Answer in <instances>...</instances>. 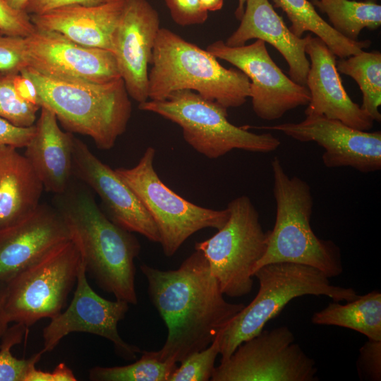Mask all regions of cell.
Segmentation results:
<instances>
[{
    "label": "cell",
    "instance_id": "obj_6",
    "mask_svg": "<svg viewBox=\"0 0 381 381\" xmlns=\"http://www.w3.org/2000/svg\"><path fill=\"white\" fill-rule=\"evenodd\" d=\"M253 277L259 282L255 297L218 333L220 361L227 359L242 342L259 334L295 298L325 296L339 302L359 296L352 288L332 284L321 271L302 264L270 263L258 269Z\"/></svg>",
    "mask_w": 381,
    "mask_h": 381
},
{
    "label": "cell",
    "instance_id": "obj_5",
    "mask_svg": "<svg viewBox=\"0 0 381 381\" xmlns=\"http://www.w3.org/2000/svg\"><path fill=\"white\" fill-rule=\"evenodd\" d=\"M276 217L268 231L266 250L256 262L253 273L274 262H294L313 267L327 277L343 272L339 248L330 240L318 238L310 225L313 199L308 183L289 176L279 158L271 161Z\"/></svg>",
    "mask_w": 381,
    "mask_h": 381
},
{
    "label": "cell",
    "instance_id": "obj_23",
    "mask_svg": "<svg viewBox=\"0 0 381 381\" xmlns=\"http://www.w3.org/2000/svg\"><path fill=\"white\" fill-rule=\"evenodd\" d=\"M44 189L25 156L0 145V229L35 210Z\"/></svg>",
    "mask_w": 381,
    "mask_h": 381
},
{
    "label": "cell",
    "instance_id": "obj_8",
    "mask_svg": "<svg viewBox=\"0 0 381 381\" xmlns=\"http://www.w3.org/2000/svg\"><path fill=\"white\" fill-rule=\"evenodd\" d=\"M226 208L229 217L224 226L195 243V249L204 255L224 295L241 297L252 290L253 269L266 250L268 231L248 196L236 198Z\"/></svg>",
    "mask_w": 381,
    "mask_h": 381
},
{
    "label": "cell",
    "instance_id": "obj_41",
    "mask_svg": "<svg viewBox=\"0 0 381 381\" xmlns=\"http://www.w3.org/2000/svg\"><path fill=\"white\" fill-rule=\"evenodd\" d=\"M203 9L208 11L220 10L224 4V0H198Z\"/></svg>",
    "mask_w": 381,
    "mask_h": 381
},
{
    "label": "cell",
    "instance_id": "obj_39",
    "mask_svg": "<svg viewBox=\"0 0 381 381\" xmlns=\"http://www.w3.org/2000/svg\"><path fill=\"white\" fill-rule=\"evenodd\" d=\"M15 83L18 92L23 99L39 105L35 85L28 78L19 73L16 78Z\"/></svg>",
    "mask_w": 381,
    "mask_h": 381
},
{
    "label": "cell",
    "instance_id": "obj_12",
    "mask_svg": "<svg viewBox=\"0 0 381 381\" xmlns=\"http://www.w3.org/2000/svg\"><path fill=\"white\" fill-rule=\"evenodd\" d=\"M206 50L244 73L250 80L253 110L263 120L273 121L298 107L307 106L310 92L296 83L274 63L261 40L248 45L227 46L222 40L209 44Z\"/></svg>",
    "mask_w": 381,
    "mask_h": 381
},
{
    "label": "cell",
    "instance_id": "obj_16",
    "mask_svg": "<svg viewBox=\"0 0 381 381\" xmlns=\"http://www.w3.org/2000/svg\"><path fill=\"white\" fill-rule=\"evenodd\" d=\"M159 17L147 0H126L114 31L112 52L126 91L139 104L148 97V65L158 34Z\"/></svg>",
    "mask_w": 381,
    "mask_h": 381
},
{
    "label": "cell",
    "instance_id": "obj_42",
    "mask_svg": "<svg viewBox=\"0 0 381 381\" xmlns=\"http://www.w3.org/2000/svg\"><path fill=\"white\" fill-rule=\"evenodd\" d=\"M30 0H6V1L13 8L25 11Z\"/></svg>",
    "mask_w": 381,
    "mask_h": 381
},
{
    "label": "cell",
    "instance_id": "obj_17",
    "mask_svg": "<svg viewBox=\"0 0 381 381\" xmlns=\"http://www.w3.org/2000/svg\"><path fill=\"white\" fill-rule=\"evenodd\" d=\"M73 175L92 189L107 208V216L116 224L159 243V234L150 213L134 191L114 169L102 162L83 141L74 138Z\"/></svg>",
    "mask_w": 381,
    "mask_h": 381
},
{
    "label": "cell",
    "instance_id": "obj_34",
    "mask_svg": "<svg viewBox=\"0 0 381 381\" xmlns=\"http://www.w3.org/2000/svg\"><path fill=\"white\" fill-rule=\"evenodd\" d=\"M173 20L185 27L204 23L208 12L203 9L198 0H164Z\"/></svg>",
    "mask_w": 381,
    "mask_h": 381
},
{
    "label": "cell",
    "instance_id": "obj_31",
    "mask_svg": "<svg viewBox=\"0 0 381 381\" xmlns=\"http://www.w3.org/2000/svg\"><path fill=\"white\" fill-rule=\"evenodd\" d=\"M219 354L218 334L205 349L195 351L180 362L171 375L169 381H208L215 368L214 363Z\"/></svg>",
    "mask_w": 381,
    "mask_h": 381
},
{
    "label": "cell",
    "instance_id": "obj_19",
    "mask_svg": "<svg viewBox=\"0 0 381 381\" xmlns=\"http://www.w3.org/2000/svg\"><path fill=\"white\" fill-rule=\"evenodd\" d=\"M306 38L305 51L310 57L306 87L310 96L306 116H322L355 129L370 130L374 121L345 90L336 67V56L318 37L307 34Z\"/></svg>",
    "mask_w": 381,
    "mask_h": 381
},
{
    "label": "cell",
    "instance_id": "obj_3",
    "mask_svg": "<svg viewBox=\"0 0 381 381\" xmlns=\"http://www.w3.org/2000/svg\"><path fill=\"white\" fill-rule=\"evenodd\" d=\"M20 74L35 85L37 102L54 113L68 132L90 136L97 148H112L131 116L121 78L97 84L49 77L26 66Z\"/></svg>",
    "mask_w": 381,
    "mask_h": 381
},
{
    "label": "cell",
    "instance_id": "obj_38",
    "mask_svg": "<svg viewBox=\"0 0 381 381\" xmlns=\"http://www.w3.org/2000/svg\"><path fill=\"white\" fill-rule=\"evenodd\" d=\"M72 370L64 363H59L52 372L39 370L32 366L27 373L25 381H76Z\"/></svg>",
    "mask_w": 381,
    "mask_h": 381
},
{
    "label": "cell",
    "instance_id": "obj_10",
    "mask_svg": "<svg viewBox=\"0 0 381 381\" xmlns=\"http://www.w3.org/2000/svg\"><path fill=\"white\" fill-rule=\"evenodd\" d=\"M80 259L71 239L10 280L4 305L9 323L29 327L42 318L51 319L60 313L76 282Z\"/></svg>",
    "mask_w": 381,
    "mask_h": 381
},
{
    "label": "cell",
    "instance_id": "obj_7",
    "mask_svg": "<svg viewBox=\"0 0 381 381\" xmlns=\"http://www.w3.org/2000/svg\"><path fill=\"white\" fill-rule=\"evenodd\" d=\"M138 109L179 125L185 141L210 159L221 157L234 149L270 152L281 144L270 133L258 134L232 124L227 119V108L190 90L174 91L164 100H147L140 103Z\"/></svg>",
    "mask_w": 381,
    "mask_h": 381
},
{
    "label": "cell",
    "instance_id": "obj_11",
    "mask_svg": "<svg viewBox=\"0 0 381 381\" xmlns=\"http://www.w3.org/2000/svg\"><path fill=\"white\" fill-rule=\"evenodd\" d=\"M315 361L286 326L262 329L215 367L212 381H315Z\"/></svg>",
    "mask_w": 381,
    "mask_h": 381
},
{
    "label": "cell",
    "instance_id": "obj_37",
    "mask_svg": "<svg viewBox=\"0 0 381 381\" xmlns=\"http://www.w3.org/2000/svg\"><path fill=\"white\" fill-rule=\"evenodd\" d=\"M107 1L108 0H30L25 11L29 15H37L63 6L74 4L95 6Z\"/></svg>",
    "mask_w": 381,
    "mask_h": 381
},
{
    "label": "cell",
    "instance_id": "obj_43",
    "mask_svg": "<svg viewBox=\"0 0 381 381\" xmlns=\"http://www.w3.org/2000/svg\"><path fill=\"white\" fill-rule=\"evenodd\" d=\"M246 0H238V6L235 11V16L238 20H241L245 9Z\"/></svg>",
    "mask_w": 381,
    "mask_h": 381
},
{
    "label": "cell",
    "instance_id": "obj_15",
    "mask_svg": "<svg viewBox=\"0 0 381 381\" xmlns=\"http://www.w3.org/2000/svg\"><path fill=\"white\" fill-rule=\"evenodd\" d=\"M258 128L279 131L300 142L316 143L325 150L322 160L327 168L350 167L362 173L381 169L380 131L355 129L322 116Z\"/></svg>",
    "mask_w": 381,
    "mask_h": 381
},
{
    "label": "cell",
    "instance_id": "obj_32",
    "mask_svg": "<svg viewBox=\"0 0 381 381\" xmlns=\"http://www.w3.org/2000/svg\"><path fill=\"white\" fill-rule=\"evenodd\" d=\"M35 30L28 13L13 8L6 0H0V35L26 37Z\"/></svg>",
    "mask_w": 381,
    "mask_h": 381
},
{
    "label": "cell",
    "instance_id": "obj_35",
    "mask_svg": "<svg viewBox=\"0 0 381 381\" xmlns=\"http://www.w3.org/2000/svg\"><path fill=\"white\" fill-rule=\"evenodd\" d=\"M357 367L361 379L381 380V341L368 339L359 350Z\"/></svg>",
    "mask_w": 381,
    "mask_h": 381
},
{
    "label": "cell",
    "instance_id": "obj_24",
    "mask_svg": "<svg viewBox=\"0 0 381 381\" xmlns=\"http://www.w3.org/2000/svg\"><path fill=\"white\" fill-rule=\"evenodd\" d=\"M346 302L329 303L313 315L312 323L351 329L369 339L381 341V293L373 291Z\"/></svg>",
    "mask_w": 381,
    "mask_h": 381
},
{
    "label": "cell",
    "instance_id": "obj_2",
    "mask_svg": "<svg viewBox=\"0 0 381 381\" xmlns=\"http://www.w3.org/2000/svg\"><path fill=\"white\" fill-rule=\"evenodd\" d=\"M56 208L64 217L87 273L116 300L136 305L135 259L140 243L112 222L85 187L71 183L56 195Z\"/></svg>",
    "mask_w": 381,
    "mask_h": 381
},
{
    "label": "cell",
    "instance_id": "obj_13",
    "mask_svg": "<svg viewBox=\"0 0 381 381\" xmlns=\"http://www.w3.org/2000/svg\"><path fill=\"white\" fill-rule=\"evenodd\" d=\"M85 265L79 264L76 289L68 307L55 317L42 330V352L52 351L66 335L73 332L95 334L112 342L119 356L135 360L141 353L138 347L126 342L119 335L118 324L129 309L127 302L109 301L97 294L87 279Z\"/></svg>",
    "mask_w": 381,
    "mask_h": 381
},
{
    "label": "cell",
    "instance_id": "obj_1",
    "mask_svg": "<svg viewBox=\"0 0 381 381\" xmlns=\"http://www.w3.org/2000/svg\"><path fill=\"white\" fill-rule=\"evenodd\" d=\"M150 301L167 329L162 361L178 363L207 348L244 308L224 298L204 255L196 250L176 270H162L143 264Z\"/></svg>",
    "mask_w": 381,
    "mask_h": 381
},
{
    "label": "cell",
    "instance_id": "obj_28",
    "mask_svg": "<svg viewBox=\"0 0 381 381\" xmlns=\"http://www.w3.org/2000/svg\"><path fill=\"white\" fill-rule=\"evenodd\" d=\"M138 361L121 366H95L89 370L92 381H169L176 363L158 359L154 351H143Z\"/></svg>",
    "mask_w": 381,
    "mask_h": 381
},
{
    "label": "cell",
    "instance_id": "obj_18",
    "mask_svg": "<svg viewBox=\"0 0 381 381\" xmlns=\"http://www.w3.org/2000/svg\"><path fill=\"white\" fill-rule=\"evenodd\" d=\"M71 239L59 210L42 205L0 229V280L8 283L53 249Z\"/></svg>",
    "mask_w": 381,
    "mask_h": 381
},
{
    "label": "cell",
    "instance_id": "obj_25",
    "mask_svg": "<svg viewBox=\"0 0 381 381\" xmlns=\"http://www.w3.org/2000/svg\"><path fill=\"white\" fill-rule=\"evenodd\" d=\"M274 6L282 9L291 25L289 30L298 37L310 32L320 38L340 59L355 55L371 45V41H352L337 32L316 11L308 0H272Z\"/></svg>",
    "mask_w": 381,
    "mask_h": 381
},
{
    "label": "cell",
    "instance_id": "obj_21",
    "mask_svg": "<svg viewBox=\"0 0 381 381\" xmlns=\"http://www.w3.org/2000/svg\"><path fill=\"white\" fill-rule=\"evenodd\" d=\"M126 0H108L95 6L74 4L30 15L36 28L57 32L84 46L112 52L114 31Z\"/></svg>",
    "mask_w": 381,
    "mask_h": 381
},
{
    "label": "cell",
    "instance_id": "obj_22",
    "mask_svg": "<svg viewBox=\"0 0 381 381\" xmlns=\"http://www.w3.org/2000/svg\"><path fill=\"white\" fill-rule=\"evenodd\" d=\"M58 122L53 111L42 107L24 155L44 188L56 195L64 193L71 183L75 138L61 130Z\"/></svg>",
    "mask_w": 381,
    "mask_h": 381
},
{
    "label": "cell",
    "instance_id": "obj_14",
    "mask_svg": "<svg viewBox=\"0 0 381 381\" xmlns=\"http://www.w3.org/2000/svg\"><path fill=\"white\" fill-rule=\"evenodd\" d=\"M28 66L66 80L107 83L121 78L112 52L78 44L52 30L36 28L25 37Z\"/></svg>",
    "mask_w": 381,
    "mask_h": 381
},
{
    "label": "cell",
    "instance_id": "obj_4",
    "mask_svg": "<svg viewBox=\"0 0 381 381\" xmlns=\"http://www.w3.org/2000/svg\"><path fill=\"white\" fill-rule=\"evenodd\" d=\"M206 49L160 28L148 73V97L164 100L181 90L196 92L226 108L242 106L250 97V80L238 68H226Z\"/></svg>",
    "mask_w": 381,
    "mask_h": 381
},
{
    "label": "cell",
    "instance_id": "obj_29",
    "mask_svg": "<svg viewBox=\"0 0 381 381\" xmlns=\"http://www.w3.org/2000/svg\"><path fill=\"white\" fill-rule=\"evenodd\" d=\"M19 73H0V118L18 127H30L37 120V104L23 99L16 87Z\"/></svg>",
    "mask_w": 381,
    "mask_h": 381
},
{
    "label": "cell",
    "instance_id": "obj_30",
    "mask_svg": "<svg viewBox=\"0 0 381 381\" xmlns=\"http://www.w3.org/2000/svg\"><path fill=\"white\" fill-rule=\"evenodd\" d=\"M28 328L23 324L15 323L8 327L1 338L0 344V381H25L29 370L41 358V350L28 358H17L11 349L20 344Z\"/></svg>",
    "mask_w": 381,
    "mask_h": 381
},
{
    "label": "cell",
    "instance_id": "obj_40",
    "mask_svg": "<svg viewBox=\"0 0 381 381\" xmlns=\"http://www.w3.org/2000/svg\"><path fill=\"white\" fill-rule=\"evenodd\" d=\"M6 291L7 283L0 280V339L9 324L4 310Z\"/></svg>",
    "mask_w": 381,
    "mask_h": 381
},
{
    "label": "cell",
    "instance_id": "obj_27",
    "mask_svg": "<svg viewBox=\"0 0 381 381\" xmlns=\"http://www.w3.org/2000/svg\"><path fill=\"white\" fill-rule=\"evenodd\" d=\"M338 72L352 78L363 95L361 109L375 121H381V54L361 52L336 62Z\"/></svg>",
    "mask_w": 381,
    "mask_h": 381
},
{
    "label": "cell",
    "instance_id": "obj_26",
    "mask_svg": "<svg viewBox=\"0 0 381 381\" xmlns=\"http://www.w3.org/2000/svg\"><path fill=\"white\" fill-rule=\"evenodd\" d=\"M314 7L325 13L331 26L340 35L357 41L364 28L375 30L381 25V6L373 1L311 0Z\"/></svg>",
    "mask_w": 381,
    "mask_h": 381
},
{
    "label": "cell",
    "instance_id": "obj_33",
    "mask_svg": "<svg viewBox=\"0 0 381 381\" xmlns=\"http://www.w3.org/2000/svg\"><path fill=\"white\" fill-rule=\"evenodd\" d=\"M26 66L25 37L0 35V73H20Z\"/></svg>",
    "mask_w": 381,
    "mask_h": 381
},
{
    "label": "cell",
    "instance_id": "obj_9",
    "mask_svg": "<svg viewBox=\"0 0 381 381\" xmlns=\"http://www.w3.org/2000/svg\"><path fill=\"white\" fill-rule=\"evenodd\" d=\"M156 151L148 147L131 168L119 167L118 176L138 195L155 222L167 257L174 255L193 234L206 228L220 229L229 212L198 206L167 186L154 168Z\"/></svg>",
    "mask_w": 381,
    "mask_h": 381
},
{
    "label": "cell",
    "instance_id": "obj_20",
    "mask_svg": "<svg viewBox=\"0 0 381 381\" xmlns=\"http://www.w3.org/2000/svg\"><path fill=\"white\" fill-rule=\"evenodd\" d=\"M238 28L224 42L229 47L246 44L252 39L274 47L289 65V78L306 86L310 61L305 51L306 38L298 37L286 25L269 0H246Z\"/></svg>",
    "mask_w": 381,
    "mask_h": 381
},
{
    "label": "cell",
    "instance_id": "obj_36",
    "mask_svg": "<svg viewBox=\"0 0 381 381\" xmlns=\"http://www.w3.org/2000/svg\"><path fill=\"white\" fill-rule=\"evenodd\" d=\"M35 131V124L30 127H18L0 118V145H10L17 149L25 147Z\"/></svg>",
    "mask_w": 381,
    "mask_h": 381
}]
</instances>
